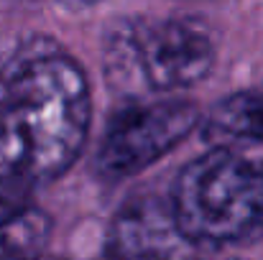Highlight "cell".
<instances>
[{
  "label": "cell",
  "mask_w": 263,
  "mask_h": 260,
  "mask_svg": "<svg viewBox=\"0 0 263 260\" xmlns=\"http://www.w3.org/2000/svg\"><path fill=\"white\" fill-rule=\"evenodd\" d=\"M197 248L179 230L169 196L130 194L112 214L105 235V260H194Z\"/></svg>",
  "instance_id": "5"
},
{
  "label": "cell",
  "mask_w": 263,
  "mask_h": 260,
  "mask_svg": "<svg viewBox=\"0 0 263 260\" xmlns=\"http://www.w3.org/2000/svg\"><path fill=\"white\" fill-rule=\"evenodd\" d=\"M57 3H62V5H67V8H89V5H95V3H100V0H57Z\"/></svg>",
  "instance_id": "9"
},
{
  "label": "cell",
  "mask_w": 263,
  "mask_h": 260,
  "mask_svg": "<svg viewBox=\"0 0 263 260\" xmlns=\"http://www.w3.org/2000/svg\"><path fill=\"white\" fill-rule=\"evenodd\" d=\"M89 125L82 64L51 38L23 41L0 67V181L59 178L85 153Z\"/></svg>",
  "instance_id": "1"
},
{
  "label": "cell",
  "mask_w": 263,
  "mask_h": 260,
  "mask_svg": "<svg viewBox=\"0 0 263 260\" xmlns=\"http://www.w3.org/2000/svg\"><path fill=\"white\" fill-rule=\"evenodd\" d=\"M194 260H197V258H194Z\"/></svg>",
  "instance_id": "11"
},
{
  "label": "cell",
  "mask_w": 263,
  "mask_h": 260,
  "mask_svg": "<svg viewBox=\"0 0 263 260\" xmlns=\"http://www.w3.org/2000/svg\"><path fill=\"white\" fill-rule=\"evenodd\" d=\"M31 260H69V258H64V255H49V253H41V255H36V258H31Z\"/></svg>",
  "instance_id": "10"
},
{
  "label": "cell",
  "mask_w": 263,
  "mask_h": 260,
  "mask_svg": "<svg viewBox=\"0 0 263 260\" xmlns=\"http://www.w3.org/2000/svg\"><path fill=\"white\" fill-rule=\"evenodd\" d=\"M169 204L184 237L199 250L263 240V166L228 148H210L181 166Z\"/></svg>",
  "instance_id": "2"
},
{
  "label": "cell",
  "mask_w": 263,
  "mask_h": 260,
  "mask_svg": "<svg viewBox=\"0 0 263 260\" xmlns=\"http://www.w3.org/2000/svg\"><path fill=\"white\" fill-rule=\"evenodd\" d=\"M217 59L215 38L194 18H123L102 44V69L125 99L176 94L207 79Z\"/></svg>",
  "instance_id": "3"
},
{
  "label": "cell",
  "mask_w": 263,
  "mask_h": 260,
  "mask_svg": "<svg viewBox=\"0 0 263 260\" xmlns=\"http://www.w3.org/2000/svg\"><path fill=\"white\" fill-rule=\"evenodd\" d=\"M199 133L210 148L263 146V89H240L222 97L199 117Z\"/></svg>",
  "instance_id": "6"
},
{
  "label": "cell",
  "mask_w": 263,
  "mask_h": 260,
  "mask_svg": "<svg viewBox=\"0 0 263 260\" xmlns=\"http://www.w3.org/2000/svg\"><path fill=\"white\" fill-rule=\"evenodd\" d=\"M199 107L176 97L128 99L107 120L92 171L102 181H123L151 169L199 128Z\"/></svg>",
  "instance_id": "4"
},
{
  "label": "cell",
  "mask_w": 263,
  "mask_h": 260,
  "mask_svg": "<svg viewBox=\"0 0 263 260\" xmlns=\"http://www.w3.org/2000/svg\"><path fill=\"white\" fill-rule=\"evenodd\" d=\"M28 186L15 181H0V219L15 214L18 209L28 207Z\"/></svg>",
  "instance_id": "8"
},
{
  "label": "cell",
  "mask_w": 263,
  "mask_h": 260,
  "mask_svg": "<svg viewBox=\"0 0 263 260\" xmlns=\"http://www.w3.org/2000/svg\"><path fill=\"white\" fill-rule=\"evenodd\" d=\"M51 230L49 212L33 204L0 219V260H31L46 253Z\"/></svg>",
  "instance_id": "7"
}]
</instances>
